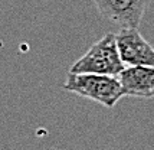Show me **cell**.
Returning <instances> with one entry per match:
<instances>
[{"label":"cell","instance_id":"7a4b0ae2","mask_svg":"<svg viewBox=\"0 0 154 150\" xmlns=\"http://www.w3.org/2000/svg\"><path fill=\"white\" fill-rule=\"evenodd\" d=\"M125 65L117 48L115 33L104 35L69 68L71 74H97L118 77Z\"/></svg>","mask_w":154,"mask_h":150},{"label":"cell","instance_id":"277c9868","mask_svg":"<svg viewBox=\"0 0 154 150\" xmlns=\"http://www.w3.org/2000/svg\"><path fill=\"white\" fill-rule=\"evenodd\" d=\"M117 48L125 67H154V48L133 27L121 29L115 35Z\"/></svg>","mask_w":154,"mask_h":150},{"label":"cell","instance_id":"6da1fadb","mask_svg":"<svg viewBox=\"0 0 154 150\" xmlns=\"http://www.w3.org/2000/svg\"><path fill=\"white\" fill-rule=\"evenodd\" d=\"M63 89L112 108L124 97L117 77L97 74H68Z\"/></svg>","mask_w":154,"mask_h":150},{"label":"cell","instance_id":"3957f363","mask_svg":"<svg viewBox=\"0 0 154 150\" xmlns=\"http://www.w3.org/2000/svg\"><path fill=\"white\" fill-rule=\"evenodd\" d=\"M100 14L121 29H137L150 0H94Z\"/></svg>","mask_w":154,"mask_h":150},{"label":"cell","instance_id":"5b68a950","mask_svg":"<svg viewBox=\"0 0 154 150\" xmlns=\"http://www.w3.org/2000/svg\"><path fill=\"white\" fill-rule=\"evenodd\" d=\"M117 78L124 95L154 98V67H125Z\"/></svg>","mask_w":154,"mask_h":150}]
</instances>
